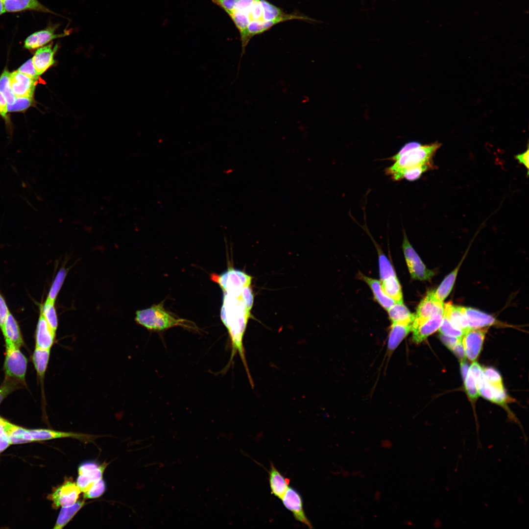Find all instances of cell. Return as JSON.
I'll return each instance as SVG.
<instances>
[{
	"instance_id": "obj_40",
	"label": "cell",
	"mask_w": 529,
	"mask_h": 529,
	"mask_svg": "<svg viewBox=\"0 0 529 529\" xmlns=\"http://www.w3.org/2000/svg\"><path fill=\"white\" fill-rule=\"evenodd\" d=\"M33 102L32 97H18L12 104H7L8 112L23 111L30 107Z\"/></svg>"
},
{
	"instance_id": "obj_32",
	"label": "cell",
	"mask_w": 529,
	"mask_h": 529,
	"mask_svg": "<svg viewBox=\"0 0 529 529\" xmlns=\"http://www.w3.org/2000/svg\"><path fill=\"white\" fill-rule=\"evenodd\" d=\"M55 302L46 300L40 306V313L43 316L50 328L55 332L57 329L58 321L54 306Z\"/></svg>"
},
{
	"instance_id": "obj_26",
	"label": "cell",
	"mask_w": 529,
	"mask_h": 529,
	"mask_svg": "<svg viewBox=\"0 0 529 529\" xmlns=\"http://www.w3.org/2000/svg\"><path fill=\"white\" fill-rule=\"evenodd\" d=\"M387 312L392 323L412 325L415 318V314L410 313L403 303H395Z\"/></svg>"
},
{
	"instance_id": "obj_39",
	"label": "cell",
	"mask_w": 529,
	"mask_h": 529,
	"mask_svg": "<svg viewBox=\"0 0 529 529\" xmlns=\"http://www.w3.org/2000/svg\"><path fill=\"white\" fill-rule=\"evenodd\" d=\"M106 485L103 479L96 482L87 492L83 493L84 499H95L100 497L105 492Z\"/></svg>"
},
{
	"instance_id": "obj_12",
	"label": "cell",
	"mask_w": 529,
	"mask_h": 529,
	"mask_svg": "<svg viewBox=\"0 0 529 529\" xmlns=\"http://www.w3.org/2000/svg\"><path fill=\"white\" fill-rule=\"evenodd\" d=\"M211 279L224 290L250 285L252 278L242 271L230 268L220 275L212 274Z\"/></svg>"
},
{
	"instance_id": "obj_27",
	"label": "cell",
	"mask_w": 529,
	"mask_h": 529,
	"mask_svg": "<svg viewBox=\"0 0 529 529\" xmlns=\"http://www.w3.org/2000/svg\"><path fill=\"white\" fill-rule=\"evenodd\" d=\"M4 430L11 444H19L32 442L28 429L7 422Z\"/></svg>"
},
{
	"instance_id": "obj_28",
	"label": "cell",
	"mask_w": 529,
	"mask_h": 529,
	"mask_svg": "<svg viewBox=\"0 0 529 529\" xmlns=\"http://www.w3.org/2000/svg\"><path fill=\"white\" fill-rule=\"evenodd\" d=\"M384 292L396 303H403V294L396 275L390 276L380 281Z\"/></svg>"
},
{
	"instance_id": "obj_25",
	"label": "cell",
	"mask_w": 529,
	"mask_h": 529,
	"mask_svg": "<svg viewBox=\"0 0 529 529\" xmlns=\"http://www.w3.org/2000/svg\"><path fill=\"white\" fill-rule=\"evenodd\" d=\"M433 165L426 164L399 169L389 173L388 175L395 181L403 179L409 181H414L418 179L423 173L432 168Z\"/></svg>"
},
{
	"instance_id": "obj_13",
	"label": "cell",
	"mask_w": 529,
	"mask_h": 529,
	"mask_svg": "<svg viewBox=\"0 0 529 529\" xmlns=\"http://www.w3.org/2000/svg\"><path fill=\"white\" fill-rule=\"evenodd\" d=\"M36 80L30 78L19 71L10 73L9 82L12 92L16 97H32Z\"/></svg>"
},
{
	"instance_id": "obj_30",
	"label": "cell",
	"mask_w": 529,
	"mask_h": 529,
	"mask_svg": "<svg viewBox=\"0 0 529 529\" xmlns=\"http://www.w3.org/2000/svg\"><path fill=\"white\" fill-rule=\"evenodd\" d=\"M461 264V262L445 277L438 288L434 289V296L439 301L443 302L452 291Z\"/></svg>"
},
{
	"instance_id": "obj_5",
	"label": "cell",
	"mask_w": 529,
	"mask_h": 529,
	"mask_svg": "<svg viewBox=\"0 0 529 529\" xmlns=\"http://www.w3.org/2000/svg\"><path fill=\"white\" fill-rule=\"evenodd\" d=\"M6 357L4 370L6 377L24 382L27 367V359L19 348L9 339L5 338Z\"/></svg>"
},
{
	"instance_id": "obj_2",
	"label": "cell",
	"mask_w": 529,
	"mask_h": 529,
	"mask_svg": "<svg viewBox=\"0 0 529 529\" xmlns=\"http://www.w3.org/2000/svg\"><path fill=\"white\" fill-rule=\"evenodd\" d=\"M223 304L221 319L226 327L231 341V354L225 369L231 366L233 359L238 353L251 386L254 385L245 358L243 339L248 319L251 316L254 296L250 285L223 290Z\"/></svg>"
},
{
	"instance_id": "obj_20",
	"label": "cell",
	"mask_w": 529,
	"mask_h": 529,
	"mask_svg": "<svg viewBox=\"0 0 529 529\" xmlns=\"http://www.w3.org/2000/svg\"><path fill=\"white\" fill-rule=\"evenodd\" d=\"M5 12H17L29 10L51 12L38 0H3Z\"/></svg>"
},
{
	"instance_id": "obj_45",
	"label": "cell",
	"mask_w": 529,
	"mask_h": 529,
	"mask_svg": "<svg viewBox=\"0 0 529 529\" xmlns=\"http://www.w3.org/2000/svg\"><path fill=\"white\" fill-rule=\"evenodd\" d=\"M439 337L443 344L450 350L462 339V337L449 336L441 333L440 334Z\"/></svg>"
},
{
	"instance_id": "obj_16",
	"label": "cell",
	"mask_w": 529,
	"mask_h": 529,
	"mask_svg": "<svg viewBox=\"0 0 529 529\" xmlns=\"http://www.w3.org/2000/svg\"><path fill=\"white\" fill-rule=\"evenodd\" d=\"M55 333L40 313L36 330V347L50 350L54 342Z\"/></svg>"
},
{
	"instance_id": "obj_9",
	"label": "cell",
	"mask_w": 529,
	"mask_h": 529,
	"mask_svg": "<svg viewBox=\"0 0 529 529\" xmlns=\"http://www.w3.org/2000/svg\"><path fill=\"white\" fill-rule=\"evenodd\" d=\"M444 303L437 300L434 290L429 291L418 305L411 328L438 313H443Z\"/></svg>"
},
{
	"instance_id": "obj_46",
	"label": "cell",
	"mask_w": 529,
	"mask_h": 529,
	"mask_svg": "<svg viewBox=\"0 0 529 529\" xmlns=\"http://www.w3.org/2000/svg\"><path fill=\"white\" fill-rule=\"evenodd\" d=\"M212 2L218 5L226 13L231 11L235 4L236 0H211Z\"/></svg>"
},
{
	"instance_id": "obj_10",
	"label": "cell",
	"mask_w": 529,
	"mask_h": 529,
	"mask_svg": "<svg viewBox=\"0 0 529 529\" xmlns=\"http://www.w3.org/2000/svg\"><path fill=\"white\" fill-rule=\"evenodd\" d=\"M487 329L470 328L464 333L462 342L466 357L472 361H475L481 350V347Z\"/></svg>"
},
{
	"instance_id": "obj_6",
	"label": "cell",
	"mask_w": 529,
	"mask_h": 529,
	"mask_svg": "<svg viewBox=\"0 0 529 529\" xmlns=\"http://www.w3.org/2000/svg\"><path fill=\"white\" fill-rule=\"evenodd\" d=\"M402 247L406 262L411 278L420 281L430 280L434 276V272L427 268L410 244L405 232H404Z\"/></svg>"
},
{
	"instance_id": "obj_23",
	"label": "cell",
	"mask_w": 529,
	"mask_h": 529,
	"mask_svg": "<svg viewBox=\"0 0 529 529\" xmlns=\"http://www.w3.org/2000/svg\"><path fill=\"white\" fill-rule=\"evenodd\" d=\"M362 279L370 288L374 297L379 304L385 310H388L396 302L389 297L383 291L381 281L371 278L362 274H360Z\"/></svg>"
},
{
	"instance_id": "obj_44",
	"label": "cell",
	"mask_w": 529,
	"mask_h": 529,
	"mask_svg": "<svg viewBox=\"0 0 529 529\" xmlns=\"http://www.w3.org/2000/svg\"><path fill=\"white\" fill-rule=\"evenodd\" d=\"M5 300L0 291V328L2 329L5 319L9 313Z\"/></svg>"
},
{
	"instance_id": "obj_34",
	"label": "cell",
	"mask_w": 529,
	"mask_h": 529,
	"mask_svg": "<svg viewBox=\"0 0 529 529\" xmlns=\"http://www.w3.org/2000/svg\"><path fill=\"white\" fill-rule=\"evenodd\" d=\"M10 73L4 70L0 76V92L4 96L8 104H13L16 97L12 92L9 82Z\"/></svg>"
},
{
	"instance_id": "obj_21",
	"label": "cell",
	"mask_w": 529,
	"mask_h": 529,
	"mask_svg": "<svg viewBox=\"0 0 529 529\" xmlns=\"http://www.w3.org/2000/svg\"><path fill=\"white\" fill-rule=\"evenodd\" d=\"M269 483L271 494L282 499L289 488V480L285 478L273 464L271 463L269 471Z\"/></svg>"
},
{
	"instance_id": "obj_36",
	"label": "cell",
	"mask_w": 529,
	"mask_h": 529,
	"mask_svg": "<svg viewBox=\"0 0 529 529\" xmlns=\"http://www.w3.org/2000/svg\"><path fill=\"white\" fill-rule=\"evenodd\" d=\"M379 264L380 281L390 276L396 275L392 264L386 256L379 251Z\"/></svg>"
},
{
	"instance_id": "obj_22",
	"label": "cell",
	"mask_w": 529,
	"mask_h": 529,
	"mask_svg": "<svg viewBox=\"0 0 529 529\" xmlns=\"http://www.w3.org/2000/svg\"><path fill=\"white\" fill-rule=\"evenodd\" d=\"M411 324L392 323L387 340L388 353H392L411 332Z\"/></svg>"
},
{
	"instance_id": "obj_11",
	"label": "cell",
	"mask_w": 529,
	"mask_h": 529,
	"mask_svg": "<svg viewBox=\"0 0 529 529\" xmlns=\"http://www.w3.org/2000/svg\"><path fill=\"white\" fill-rule=\"evenodd\" d=\"M281 500L284 506L292 513L295 520L310 529L313 528L304 510L302 497L296 489L289 487Z\"/></svg>"
},
{
	"instance_id": "obj_52",
	"label": "cell",
	"mask_w": 529,
	"mask_h": 529,
	"mask_svg": "<svg viewBox=\"0 0 529 529\" xmlns=\"http://www.w3.org/2000/svg\"><path fill=\"white\" fill-rule=\"evenodd\" d=\"M460 371L463 381L465 380L469 370V365L465 360L460 361Z\"/></svg>"
},
{
	"instance_id": "obj_49",
	"label": "cell",
	"mask_w": 529,
	"mask_h": 529,
	"mask_svg": "<svg viewBox=\"0 0 529 529\" xmlns=\"http://www.w3.org/2000/svg\"><path fill=\"white\" fill-rule=\"evenodd\" d=\"M469 370L475 378V381L483 375L482 368L477 362H473Z\"/></svg>"
},
{
	"instance_id": "obj_54",
	"label": "cell",
	"mask_w": 529,
	"mask_h": 529,
	"mask_svg": "<svg viewBox=\"0 0 529 529\" xmlns=\"http://www.w3.org/2000/svg\"><path fill=\"white\" fill-rule=\"evenodd\" d=\"M5 12L4 5L3 0H0V16Z\"/></svg>"
},
{
	"instance_id": "obj_1",
	"label": "cell",
	"mask_w": 529,
	"mask_h": 529,
	"mask_svg": "<svg viewBox=\"0 0 529 529\" xmlns=\"http://www.w3.org/2000/svg\"><path fill=\"white\" fill-rule=\"evenodd\" d=\"M227 14L240 32L241 43L240 62L254 36L283 22L294 19L314 21L297 14H287L266 0H236L233 8Z\"/></svg>"
},
{
	"instance_id": "obj_42",
	"label": "cell",
	"mask_w": 529,
	"mask_h": 529,
	"mask_svg": "<svg viewBox=\"0 0 529 529\" xmlns=\"http://www.w3.org/2000/svg\"><path fill=\"white\" fill-rule=\"evenodd\" d=\"M18 71L33 79L37 80L39 77L33 64L32 58L23 64L18 69Z\"/></svg>"
},
{
	"instance_id": "obj_47",
	"label": "cell",
	"mask_w": 529,
	"mask_h": 529,
	"mask_svg": "<svg viewBox=\"0 0 529 529\" xmlns=\"http://www.w3.org/2000/svg\"><path fill=\"white\" fill-rule=\"evenodd\" d=\"M10 442L3 426L0 425V453L5 450Z\"/></svg>"
},
{
	"instance_id": "obj_14",
	"label": "cell",
	"mask_w": 529,
	"mask_h": 529,
	"mask_svg": "<svg viewBox=\"0 0 529 529\" xmlns=\"http://www.w3.org/2000/svg\"><path fill=\"white\" fill-rule=\"evenodd\" d=\"M443 314V313H437L412 327V341L416 344L420 343L438 330L441 323Z\"/></svg>"
},
{
	"instance_id": "obj_17",
	"label": "cell",
	"mask_w": 529,
	"mask_h": 529,
	"mask_svg": "<svg viewBox=\"0 0 529 529\" xmlns=\"http://www.w3.org/2000/svg\"><path fill=\"white\" fill-rule=\"evenodd\" d=\"M67 32L64 33L55 34L54 27L35 32L25 39L24 47L28 49L41 47L53 39L66 36L68 34Z\"/></svg>"
},
{
	"instance_id": "obj_51",
	"label": "cell",
	"mask_w": 529,
	"mask_h": 529,
	"mask_svg": "<svg viewBox=\"0 0 529 529\" xmlns=\"http://www.w3.org/2000/svg\"><path fill=\"white\" fill-rule=\"evenodd\" d=\"M7 111V102L0 92V116L4 119H6Z\"/></svg>"
},
{
	"instance_id": "obj_19",
	"label": "cell",
	"mask_w": 529,
	"mask_h": 529,
	"mask_svg": "<svg viewBox=\"0 0 529 529\" xmlns=\"http://www.w3.org/2000/svg\"><path fill=\"white\" fill-rule=\"evenodd\" d=\"M443 314L455 328L464 332L470 328L462 306H455L450 303L444 304Z\"/></svg>"
},
{
	"instance_id": "obj_50",
	"label": "cell",
	"mask_w": 529,
	"mask_h": 529,
	"mask_svg": "<svg viewBox=\"0 0 529 529\" xmlns=\"http://www.w3.org/2000/svg\"><path fill=\"white\" fill-rule=\"evenodd\" d=\"M529 148L528 147L527 150L523 153L518 154L515 156V158L521 164L523 165L528 170V174L529 172Z\"/></svg>"
},
{
	"instance_id": "obj_31",
	"label": "cell",
	"mask_w": 529,
	"mask_h": 529,
	"mask_svg": "<svg viewBox=\"0 0 529 529\" xmlns=\"http://www.w3.org/2000/svg\"><path fill=\"white\" fill-rule=\"evenodd\" d=\"M50 350L35 347L32 360L37 373L41 380L43 379L49 361Z\"/></svg>"
},
{
	"instance_id": "obj_15",
	"label": "cell",
	"mask_w": 529,
	"mask_h": 529,
	"mask_svg": "<svg viewBox=\"0 0 529 529\" xmlns=\"http://www.w3.org/2000/svg\"><path fill=\"white\" fill-rule=\"evenodd\" d=\"M57 48V45L52 47L49 44L37 50L32 60L38 75L43 74L54 64V55Z\"/></svg>"
},
{
	"instance_id": "obj_55",
	"label": "cell",
	"mask_w": 529,
	"mask_h": 529,
	"mask_svg": "<svg viewBox=\"0 0 529 529\" xmlns=\"http://www.w3.org/2000/svg\"><path fill=\"white\" fill-rule=\"evenodd\" d=\"M380 495L381 494H380V493H378V492H377L375 495V499L377 500H379L380 498Z\"/></svg>"
},
{
	"instance_id": "obj_7",
	"label": "cell",
	"mask_w": 529,
	"mask_h": 529,
	"mask_svg": "<svg viewBox=\"0 0 529 529\" xmlns=\"http://www.w3.org/2000/svg\"><path fill=\"white\" fill-rule=\"evenodd\" d=\"M107 464L105 462L100 464L90 460L79 465L76 483L81 492H87L96 482L102 479Z\"/></svg>"
},
{
	"instance_id": "obj_35",
	"label": "cell",
	"mask_w": 529,
	"mask_h": 529,
	"mask_svg": "<svg viewBox=\"0 0 529 529\" xmlns=\"http://www.w3.org/2000/svg\"><path fill=\"white\" fill-rule=\"evenodd\" d=\"M483 375L486 381L495 388L503 387L502 378L499 372L492 367L482 368Z\"/></svg>"
},
{
	"instance_id": "obj_24",
	"label": "cell",
	"mask_w": 529,
	"mask_h": 529,
	"mask_svg": "<svg viewBox=\"0 0 529 529\" xmlns=\"http://www.w3.org/2000/svg\"><path fill=\"white\" fill-rule=\"evenodd\" d=\"M1 331L4 338L9 339L19 348L23 344L19 324L10 312L5 319Z\"/></svg>"
},
{
	"instance_id": "obj_3",
	"label": "cell",
	"mask_w": 529,
	"mask_h": 529,
	"mask_svg": "<svg viewBox=\"0 0 529 529\" xmlns=\"http://www.w3.org/2000/svg\"><path fill=\"white\" fill-rule=\"evenodd\" d=\"M135 319L138 324L152 331H162L176 326L196 329L192 322L176 317L169 313L164 308L162 303L137 311Z\"/></svg>"
},
{
	"instance_id": "obj_41",
	"label": "cell",
	"mask_w": 529,
	"mask_h": 529,
	"mask_svg": "<svg viewBox=\"0 0 529 529\" xmlns=\"http://www.w3.org/2000/svg\"><path fill=\"white\" fill-rule=\"evenodd\" d=\"M16 380L6 377L0 387V404L2 401L16 387L18 382Z\"/></svg>"
},
{
	"instance_id": "obj_43",
	"label": "cell",
	"mask_w": 529,
	"mask_h": 529,
	"mask_svg": "<svg viewBox=\"0 0 529 529\" xmlns=\"http://www.w3.org/2000/svg\"><path fill=\"white\" fill-rule=\"evenodd\" d=\"M421 144L416 141H410L405 144L394 155L390 157L388 159L391 161L395 162L401 156L405 154L408 151L411 150L414 148L418 147Z\"/></svg>"
},
{
	"instance_id": "obj_38",
	"label": "cell",
	"mask_w": 529,
	"mask_h": 529,
	"mask_svg": "<svg viewBox=\"0 0 529 529\" xmlns=\"http://www.w3.org/2000/svg\"><path fill=\"white\" fill-rule=\"evenodd\" d=\"M464 382L465 389L469 398L471 400L477 399L480 395L477 387L475 379L469 370Z\"/></svg>"
},
{
	"instance_id": "obj_29",
	"label": "cell",
	"mask_w": 529,
	"mask_h": 529,
	"mask_svg": "<svg viewBox=\"0 0 529 529\" xmlns=\"http://www.w3.org/2000/svg\"><path fill=\"white\" fill-rule=\"evenodd\" d=\"M85 504V500H83L77 501L72 505L61 507L53 529H63L73 518Z\"/></svg>"
},
{
	"instance_id": "obj_4",
	"label": "cell",
	"mask_w": 529,
	"mask_h": 529,
	"mask_svg": "<svg viewBox=\"0 0 529 529\" xmlns=\"http://www.w3.org/2000/svg\"><path fill=\"white\" fill-rule=\"evenodd\" d=\"M441 144L435 142L421 144L406 152L385 169L387 175L396 170L423 165H433L432 158Z\"/></svg>"
},
{
	"instance_id": "obj_18",
	"label": "cell",
	"mask_w": 529,
	"mask_h": 529,
	"mask_svg": "<svg viewBox=\"0 0 529 529\" xmlns=\"http://www.w3.org/2000/svg\"><path fill=\"white\" fill-rule=\"evenodd\" d=\"M462 308L470 328H481L498 324L497 320L489 314L472 308Z\"/></svg>"
},
{
	"instance_id": "obj_48",
	"label": "cell",
	"mask_w": 529,
	"mask_h": 529,
	"mask_svg": "<svg viewBox=\"0 0 529 529\" xmlns=\"http://www.w3.org/2000/svg\"><path fill=\"white\" fill-rule=\"evenodd\" d=\"M451 350L459 359L460 361L465 360L466 356L465 354L464 347L462 342V339L458 341L451 349Z\"/></svg>"
},
{
	"instance_id": "obj_37",
	"label": "cell",
	"mask_w": 529,
	"mask_h": 529,
	"mask_svg": "<svg viewBox=\"0 0 529 529\" xmlns=\"http://www.w3.org/2000/svg\"><path fill=\"white\" fill-rule=\"evenodd\" d=\"M438 330L441 334L458 337H462L464 333L463 331L454 327L444 314H443L441 323Z\"/></svg>"
},
{
	"instance_id": "obj_53",
	"label": "cell",
	"mask_w": 529,
	"mask_h": 529,
	"mask_svg": "<svg viewBox=\"0 0 529 529\" xmlns=\"http://www.w3.org/2000/svg\"><path fill=\"white\" fill-rule=\"evenodd\" d=\"M382 446L385 448L389 449L392 447V443L388 440H384L382 442Z\"/></svg>"
},
{
	"instance_id": "obj_8",
	"label": "cell",
	"mask_w": 529,
	"mask_h": 529,
	"mask_svg": "<svg viewBox=\"0 0 529 529\" xmlns=\"http://www.w3.org/2000/svg\"><path fill=\"white\" fill-rule=\"evenodd\" d=\"M81 491L72 479L67 478L64 482L50 494L48 498L52 502L54 509L72 505L78 500Z\"/></svg>"
},
{
	"instance_id": "obj_33",
	"label": "cell",
	"mask_w": 529,
	"mask_h": 529,
	"mask_svg": "<svg viewBox=\"0 0 529 529\" xmlns=\"http://www.w3.org/2000/svg\"><path fill=\"white\" fill-rule=\"evenodd\" d=\"M67 271L64 267H62L59 269L51 284L46 300L53 302H55L58 293L67 275Z\"/></svg>"
}]
</instances>
